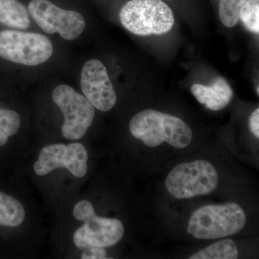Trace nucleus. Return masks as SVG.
Returning a JSON list of instances; mask_svg holds the SVG:
<instances>
[{
	"label": "nucleus",
	"instance_id": "39448f33",
	"mask_svg": "<svg viewBox=\"0 0 259 259\" xmlns=\"http://www.w3.org/2000/svg\"><path fill=\"white\" fill-rule=\"evenodd\" d=\"M165 185L177 199L206 195L218 187V172L212 163L204 160L180 163L169 172Z\"/></svg>",
	"mask_w": 259,
	"mask_h": 259
},
{
	"label": "nucleus",
	"instance_id": "1a4fd4ad",
	"mask_svg": "<svg viewBox=\"0 0 259 259\" xmlns=\"http://www.w3.org/2000/svg\"><path fill=\"white\" fill-rule=\"evenodd\" d=\"M81 88L87 100L102 112L110 111L117 102V95L105 65L98 59H90L83 64Z\"/></svg>",
	"mask_w": 259,
	"mask_h": 259
},
{
	"label": "nucleus",
	"instance_id": "20e7f679",
	"mask_svg": "<svg viewBox=\"0 0 259 259\" xmlns=\"http://www.w3.org/2000/svg\"><path fill=\"white\" fill-rule=\"evenodd\" d=\"M53 53L52 42L42 34L0 30V61L35 66L47 62Z\"/></svg>",
	"mask_w": 259,
	"mask_h": 259
},
{
	"label": "nucleus",
	"instance_id": "423d86ee",
	"mask_svg": "<svg viewBox=\"0 0 259 259\" xmlns=\"http://www.w3.org/2000/svg\"><path fill=\"white\" fill-rule=\"evenodd\" d=\"M52 98L64 115L61 128L63 136L70 141L82 139L93 124L95 107L86 97L76 93L69 85L56 87L53 91Z\"/></svg>",
	"mask_w": 259,
	"mask_h": 259
},
{
	"label": "nucleus",
	"instance_id": "9d476101",
	"mask_svg": "<svg viewBox=\"0 0 259 259\" xmlns=\"http://www.w3.org/2000/svg\"><path fill=\"white\" fill-rule=\"evenodd\" d=\"M124 232L123 224L119 220L99 217L95 214L76 230L73 240L79 249L106 248L118 243Z\"/></svg>",
	"mask_w": 259,
	"mask_h": 259
},
{
	"label": "nucleus",
	"instance_id": "0eeeda50",
	"mask_svg": "<svg viewBox=\"0 0 259 259\" xmlns=\"http://www.w3.org/2000/svg\"><path fill=\"white\" fill-rule=\"evenodd\" d=\"M28 13L44 32L59 33L65 40L78 38L86 26L84 18L79 13L62 9L49 0H31Z\"/></svg>",
	"mask_w": 259,
	"mask_h": 259
},
{
	"label": "nucleus",
	"instance_id": "4468645a",
	"mask_svg": "<svg viewBox=\"0 0 259 259\" xmlns=\"http://www.w3.org/2000/svg\"><path fill=\"white\" fill-rule=\"evenodd\" d=\"M238 257V250L234 242L226 239L199 250L191 255L190 259H236Z\"/></svg>",
	"mask_w": 259,
	"mask_h": 259
},
{
	"label": "nucleus",
	"instance_id": "dca6fc26",
	"mask_svg": "<svg viewBox=\"0 0 259 259\" xmlns=\"http://www.w3.org/2000/svg\"><path fill=\"white\" fill-rule=\"evenodd\" d=\"M219 15L223 25L232 28L239 21V13L247 0H219Z\"/></svg>",
	"mask_w": 259,
	"mask_h": 259
},
{
	"label": "nucleus",
	"instance_id": "7ed1b4c3",
	"mask_svg": "<svg viewBox=\"0 0 259 259\" xmlns=\"http://www.w3.org/2000/svg\"><path fill=\"white\" fill-rule=\"evenodd\" d=\"M120 20L126 30L141 36L163 35L175 23L173 11L162 0H131L121 9Z\"/></svg>",
	"mask_w": 259,
	"mask_h": 259
},
{
	"label": "nucleus",
	"instance_id": "f3484780",
	"mask_svg": "<svg viewBox=\"0 0 259 259\" xmlns=\"http://www.w3.org/2000/svg\"><path fill=\"white\" fill-rule=\"evenodd\" d=\"M239 20L250 32L259 33V0H247L239 13Z\"/></svg>",
	"mask_w": 259,
	"mask_h": 259
},
{
	"label": "nucleus",
	"instance_id": "a211bd4d",
	"mask_svg": "<svg viewBox=\"0 0 259 259\" xmlns=\"http://www.w3.org/2000/svg\"><path fill=\"white\" fill-rule=\"evenodd\" d=\"M73 214L76 220L85 222L95 215L96 213H95L93 204L90 201L83 199L74 206Z\"/></svg>",
	"mask_w": 259,
	"mask_h": 259
},
{
	"label": "nucleus",
	"instance_id": "2eb2a0df",
	"mask_svg": "<svg viewBox=\"0 0 259 259\" xmlns=\"http://www.w3.org/2000/svg\"><path fill=\"white\" fill-rule=\"evenodd\" d=\"M20 125L21 118L18 112L0 107V147L5 146L8 139L18 132Z\"/></svg>",
	"mask_w": 259,
	"mask_h": 259
},
{
	"label": "nucleus",
	"instance_id": "9b49d317",
	"mask_svg": "<svg viewBox=\"0 0 259 259\" xmlns=\"http://www.w3.org/2000/svg\"><path fill=\"white\" fill-rule=\"evenodd\" d=\"M191 91L199 103L213 111L224 109L233 97V90L223 77L216 78L209 87L194 83Z\"/></svg>",
	"mask_w": 259,
	"mask_h": 259
},
{
	"label": "nucleus",
	"instance_id": "f257e3e1",
	"mask_svg": "<svg viewBox=\"0 0 259 259\" xmlns=\"http://www.w3.org/2000/svg\"><path fill=\"white\" fill-rule=\"evenodd\" d=\"M129 129L135 138L149 147L166 142L174 147L184 148L192 140V130L183 120L154 110L136 114L130 122Z\"/></svg>",
	"mask_w": 259,
	"mask_h": 259
},
{
	"label": "nucleus",
	"instance_id": "ddd939ff",
	"mask_svg": "<svg viewBox=\"0 0 259 259\" xmlns=\"http://www.w3.org/2000/svg\"><path fill=\"white\" fill-rule=\"evenodd\" d=\"M25 218L23 204L14 197L0 192V226L15 228L20 226Z\"/></svg>",
	"mask_w": 259,
	"mask_h": 259
},
{
	"label": "nucleus",
	"instance_id": "f03ea898",
	"mask_svg": "<svg viewBox=\"0 0 259 259\" xmlns=\"http://www.w3.org/2000/svg\"><path fill=\"white\" fill-rule=\"evenodd\" d=\"M245 223L246 216L239 204H209L192 214L187 231L197 239H217L239 233Z\"/></svg>",
	"mask_w": 259,
	"mask_h": 259
},
{
	"label": "nucleus",
	"instance_id": "6e6552de",
	"mask_svg": "<svg viewBox=\"0 0 259 259\" xmlns=\"http://www.w3.org/2000/svg\"><path fill=\"white\" fill-rule=\"evenodd\" d=\"M65 168L74 177L82 178L88 169V153L79 143L46 146L34 164L37 176H46L57 168Z\"/></svg>",
	"mask_w": 259,
	"mask_h": 259
},
{
	"label": "nucleus",
	"instance_id": "aec40b11",
	"mask_svg": "<svg viewBox=\"0 0 259 259\" xmlns=\"http://www.w3.org/2000/svg\"><path fill=\"white\" fill-rule=\"evenodd\" d=\"M250 130L257 139L259 138V109L257 108L250 115L249 119Z\"/></svg>",
	"mask_w": 259,
	"mask_h": 259
},
{
	"label": "nucleus",
	"instance_id": "6ab92c4d",
	"mask_svg": "<svg viewBox=\"0 0 259 259\" xmlns=\"http://www.w3.org/2000/svg\"><path fill=\"white\" fill-rule=\"evenodd\" d=\"M81 254L82 259H103L107 258V252L104 248H90L84 249Z\"/></svg>",
	"mask_w": 259,
	"mask_h": 259
},
{
	"label": "nucleus",
	"instance_id": "f8f14e48",
	"mask_svg": "<svg viewBox=\"0 0 259 259\" xmlns=\"http://www.w3.org/2000/svg\"><path fill=\"white\" fill-rule=\"evenodd\" d=\"M30 25L28 10L18 0H0V25L23 30Z\"/></svg>",
	"mask_w": 259,
	"mask_h": 259
}]
</instances>
